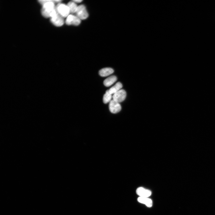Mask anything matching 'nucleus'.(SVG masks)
<instances>
[{
	"mask_svg": "<svg viewBox=\"0 0 215 215\" xmlns=\"http://www.w3.org/2000/svg\"><path fill=\"white\" fill-rule=\"evenodd\" d=\"M61 1L59 0L39 1V2L42 6L41 10L42 15L45 18H50L57 12L55 3H61Z\"/></svg>",
	"mask_w": 215,
	"mask_h": 215,
	"instance_id": "nucleus-1",
	"label": "nucleus"
},
{
	"mask_svg": "<svg viewBox=\"0 0 215 215\" xmlns=\"http://www.w3.org/2000/svg\"><path fill=\"white\" fill-rule=\"evenodd\" d=\"M109 107L110 111L113 113H116L121 109V107L119 103L113 100H111L109 102Z\"/></svg>",
	"mask_w": 215,
	"mask_h": 215,
	"instance_id": "nucleus-7",
	"label": "nucleus"
},
{
	"mask_svg": "<svg viewBox=\"0 0 215 215\" xmlns=\"http://www.w3.org/2000/svg\"><path fill=\"white\" fill-rule=\"evenodd\" d=\"M117 78L116 76H110L104 80L103 84L106 87H109L112 85L117 80Z\"/></svg>",
	"mask_w": 215,
	"mask_h": 215,
	"instance_id": "nucleus-11",
	"label": "nucleus"
},
{
	"mask_svg": "<svg viewBox=\"0 0 215 215\" xmlns=\"http://www.w3.org/2000/svg\"><path fill=\"white\" fill-rule=\"evenodd\" d=\"M136 193L139 197H148L151 194L150 191L142 187L138 188L136 190Z\"/></svg>",
	"mask_w": 215,
	"mask_h": 215,
	"instance_id": "nucleus-8",
	"label": "nucleus"
},
{
	"mask_svg": "<svg viewBox=\"0 0 215 215\" xmlns=\"http://www.w3.org/2000/svg\"><path fill=\"white\" fill-rule=\"evenodd\" d=\"M50 21L55 26L60 27L62 26L64 22V18L57 12L50 18Z\"/></svg>",
	"mask_w": 215,
	"mask_h": 215,
	"instance_id": "nucleus-5",
	"label": "nucleus"
},
{
	"mask_svg": "<svg viewBox=\"0 0 215 215\" xmlns=\"http://www.w3.org/2000/svg\"><path fill=\"white\" fill-rule=\"evenodd\" d=\"M137 200L139 202L145 204L148 207H151L152 206V201L148 197H139L138 198Z\"/></svg>",
	"mask_w": 215,
	"mask_h": 215,
	"instance_id": "nucleus-9",
	"label": "nucleus"
},
{
	"mask_svg": "<svg viewBox=\"0 0 215 215\" xmlns=\"http://www.w3.org/2000/svg\"><path fill=\"white\" fill-rule=\"evenodd\" d=\"M81 20L76 15L70 14L65 20L66 24L68 25L77 26L81 23Z\"/></svg>",
	"mask_w": 215,
	"mask_h": 215,
	"instance_id": "nucleus-4",
	"label": "nucleus"
},
{
	"mask_svg": "<svg viewBox=\"0 0 215 215\" xmlns=\"http://www.w3.org/2000/svg\"><path fill=\"white\" fill-rule=\"evenodd\" d=\"M57 13L63 18L67 17L70 14L69 9L67 5L59 3L56 6Z\"/></svg>",
	"mask_w": 215,
	"mask_h": 215,
	"instance_id": "nucleus-2",
	"label": "nucleus"
},
{
	"mask_svg": "<svg viewBox=\"0 0 215 215\" xmlns=\"http://www.w3.org/2000/svg\"><path fill=\"white\" fill-rule=\"evenodd\" d=\"M112 97L111 94L109 93L108 90H107L103 96V100L104 103L107 104L110 102L111 101Z\"/></svg>",
	"mask_w": 215,
	"mask_h": 215,
	"instance_id": "nucleus-14",
	"label": "nucleus"
},
{
	"mask_svg": "<svg viewBox=\"0 0 215 215\" xmlns=\"http://www.w3.org/2000/svg\"><path fill=\"white\" fill-rule=\"evenodd\" d=\"M113 72L114 70L112 68L106 67L100 70L99 71V74L102 77H105L111 74Z\"/></svg>",
	"mask_w": 215,
	"mask_h": 215,
	"instance_id": "nucleus-10",
	"label": "nucleus"
},
{
	"mask_svg": "<svg viewBox=\"0 0 215 215\" xmlns=\"http://www.w3.org/2000/svg\"><path fill=\"white\" fill-rule=\"evenodd\" d=\"M122 85L121 83L118 82L108 90L109 93L111 94H114L121 90L122 87Z\"/></svg>",
	"mask_w": 215,
	"mask_h": 215,
	"instance_id": "nucleus-12",
	"label": "nucleus"
},
{
	"mask_svg": "<svg viewBox=\"0 0 215 215\" xmlns=\"http://www.w3.org/2000/svg\"><path fill=\"white\" fill-rule=\"evenodd\" d=\"M73 1H74L76 3H80L82 1L81 0H73Z\"/></svg>",
	"mask_w": 215,
	"mask_h": 215,
	"instance_id": "nucleus-15",
	"label": "nucleus"
},
{
	"mask_svg": "<svg viewBox=\"0 0 215 215\" xmlns=\"http://www.w3.org/2000/svg\"><path fill=\"white\" fill-rule=\"evenodd\" d=\"M67 5L69 7L70 13H76L78 7L76 3L72 1L69 2Z\"/></svg>",
	"mask_w": 215,
	"mask_h": 215,
	"instance_id": "nucleus-13",
	"label": "nucleus"
},
{
	"mask_svg": "<svg viewBox=\"0 0 215 215\" xmlns=\"http://www.w3.org/2000/svg\"><path fill=\"white\" fill-rule=\"evenodd\" d=\"M75 13L76 16L81 20L86 19L88 16L85 7L82 4L78 6Z\"/></svg>",
	"mask_w": 215,
	"mask_h": 215,
	"instance_id": "nucleus-3",
	"label": "nucleus"
},
{
	"mask_svg": "<svg viewBox=\"0 0 215 215\" xmlns=\"http://www.w3.org/2000/svg\"><path fill=\"white\" fill-rule=\"evenodd\" d=\"M126 93L123 89H121L114 94L112 96L113 100L120 103L124 100L126 97Z\"/></svg>",
	"mask_w": 215,
	"mask_h": 215,
	"instance_id": "nucleus-6",
	"label": "nucleus"
}]
</instances>
